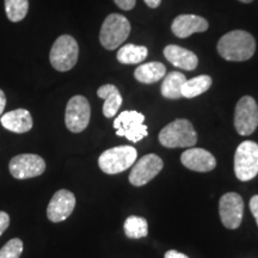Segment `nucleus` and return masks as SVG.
<instances>
[{"instance_id":"1","label":"nucleus","mask_w":258,"mask_h":258,"mask_svg":"<svg viewBox=\"0 0 258 258\" xmlns=\"http://www.w3.org/2000/svg\"><path fill=\"white\" fill-rule=\"evenodd\" d=\"M218 51L227 61H246L256 51V41L247 31L233 30L219 40Z\"/></svg>"},{"instance_id":"2","label":"nucleus","mask_w":258,"mask_h":258,"mask_svg":"<svg viewBox=\"0 0 258 258\" xmlns=\"http://www.w3.org/2000/svg\"><path fill=\"white\" fill-rule=\"evenodd\" d=\"M159 143L167 148H190L198 143V134L189 120L177 118L161 129Z\"/></svg>"},{"instance_id":"3","label":"nucleus","mask_w":258,"mask_h":258,"mask_svg":"<svg viewBox=\"0 0 258 258\" xmlns=\"http://www.w3.org/2000/svg\"><path fill=\"white\" fill-rule=\"evenodd\" d=\"M137 158L133 146H117L104 151L98 158V165L106 175H116L133 166Z\"/></svg>"},{"instance_id":"4","label":"nucleus","mask_w":258,"mask_h":258,"mask_svg":"<svg viewBox=\"0 0 258 258\" xmlns=\"http://www.w3.org/2000/svg\"><path fill=\"white\" fill-rule=\"evenodd\" d=\"M79 46L71 35H61L56 38L49 53L51 66L59 72H67L77 64Z\"/></svg>"},{"instance_id":"5","label":"nucleus","mask_w":258,"mask_h":258,"mask_svg":"<svg viewBox=\"0 0 258 258\" xmlns=\"http://www.w3.org/2000/svg\"><path fill=\"white\" fill-rule=\"evenodd\" d=\"M131 34V23L124 16L111 14L103 22L99 41L105 49L114 50L127 40Z\"/></svg>"},{"instance_id":"6","label":"nucleus","mask_w":258,"mask_h":258,"mask_svg":"<svg viewBox=\"0 0 258 258\" xmlns=\"http://www.w3.org/2000/svg\"><path fill=\"white\" fill-rule=\"evenodd\" d=\"M234 173L241 182L253 179L258 175V144L244 141L234 154Z\"/></svg>"},{"instance_id":"7","label":"nucleus","mask_w":258,"mask_h":258,"mask_svg":"<svg viewBox=\"0 0 258 258\" xmlns=\"http://www.w3.org/2000/svg\"><path fill=\"white\" fill-rule=\"evenodd\" d=\"M145 116L135 110H127L117 115L114 121V128L118 137H124L132 143H139L146 138L147 125L144 124Z\"/></svg>"},{"instance_id":"8","label":"nucleus","mask_w":258,"mask_h":258,"mask_svg":"<svg viewBox=\"0 0 258 258\" xmlns=\"http://www.w3.org/2000/svg\"><path fill=\"white\" fill-rule=\"evenodd\" d=\"M234 127L239 135H251L258 127V105L251 96L238 101L234 110Z\"/></svg>"},{"instance_id":"9","label":"nucleus","mask_w":258,"mask_h":258,"mask_svg":"<svg viewBox=\"0 0 258 258\" xmlns=\"http://www.w3.org/2000/svg\"><path fill=\"white\" fill-rule=\"evenodd\" d=\"M91 117V106L84 96H74L66 105L64 124L72 133H80L89 125Z\"/></svg>"},{"instance_id":"10","label":"nucleus","mask_w":258,"mask_h":258,"mask_svg":"<svg viewBox=\"0 0 258 258\" xmlns=\"http://www.w3.org/2000/svg\"><path fill=\"white\" fill-rule=\"evenodd\" d=\"M11 175L17 179H28L41 176L46 170V161L37 154H18L9 163Z\"/></svg>"},{"instance_id":"11","label":"nucleus","mask_w":258,"mask_h":258,"mask_svg":"<svg viewBox=\"0 0 258 258\" xmlns=\"http://www.w3.org/2000/svg\"><path fill=\"white\" fill-rule=\"evenodd\" d=\"M219 214L226 228L235 230L239 227L244 214V201L239 194L227 192L222 195L219 201Z\"/></svg>"},{"instance_id":"12","label":"nucleus","mask_w":258,"mask_h":258,"mask_svg":"<svg viewBox=\"0 0 258 258\" xmlns=\"http://www.w3.org/2000/svg\"><path fill=\"white\" fill-rule=\"evenodd\" d=\"M164 161L157 154L150 153L135 161L129 173V182L134 186H143L151 182L163 170Z\"/></svg>"},{"instance_id":"13","label":"nucleus","mask_w":258,"mask_h":258,"mask_svg":"<svg viewBox=\"0 0 258 258\" xmlns=\"http://www.w3.org/2000/svg\"><path fill=\"white\" fill-rule=\"evenodd\" d=\"M76 207V196L70 190L61 189L54 194L47 207V217L51 222L64 221Z\"/></svg>"},{"instance_id":"14","label":"nucleus","mask_w":258,"mask_h":258,"mask_svg":"<svg viewBox=\"0 0 258 258\" xmlns=\"http://www.w3.org/2000/svg\"><path fill=\"white\" fill-rule=\"evenodd\" d=\"M180 161L186 169L196 172H209L217 166L214 156L203 148L190 147L180 156Z\"/></svg>"},{"instance_id":"15","label":"nucleus","mask_w":258,"mask_h":258,"mask_svg":"<svg viewBox=\"0 0 258 258\" xmlns=\"http://www.w3.org/2000/svg\"><path fill=\"white\" fill-rule=\"evenodd\" d=\"M208 22L203 17L196 15H179L173 19L171 30L175 36L186 38L196 32H205L208 30Z\"/></svg>"},{"instance_id":"16","label":"nucleus","mask_w":258,"mask_h":258,"mask_svg":"<svg viewBox=\"0 0 258 258\" xmlns=\"http://www.w3.org/2000/svg\"><path fill=\"white\" fill-rule=\"evenodd\" d=\"M0 122L5 129L16 134L28 133L34 124L31 114L25 109H16L6 112L0 117Z\"/></svg>"},{"instance_id":"17","label":"nucleus","mask_w":258,"mask_h":258,"mask_svg":"<svg viewBox=\"0 0 258 258\" xmlns=\"http://www.w3.org/2000/svg\"><path fill=\"white\" fill-rule=\"evenodd\" d=\"M164 55L173 66L185 71H194L199 64L198 56L191 50L176 46V44H169L165 47Z\"/></svg>"},{"instance_id":"18","label":"nucleus","mask_w":258,"mask_h":258,"mask_svg":"<svg viewBox=\"0 0 258 258\" xmlns=\"http://www.w3.org/2000/svg\"><path fill=\"white\" fill-rule=\"evenodd\" d=\"M97 95L99 98L104 99L103 115L108 118L114 117L122 105V96L118 89L112 84H106L97 90Z\"/></svg>"},{"instance_id":"19","label":"nucleus","mask_w":258,"mask_h":258,"mask_svg":"<svg viewBox=\"0 0 258 258\" xmlns=\"http://www.w3.org/2000/svg\"><path fill=\"white\" fill-rule=\"evenodd\" d=\"M166 67L161 62L158 61H152V62L143 63L137 67L134 72L135 79L139 83L143 84H153L159 82L165 77Z\"/></svg>"},{"instance_id":"20","label":"nucleus","mask_w":258,"mask_h":258,"mask_svg":"<svg viewBox=\"0 0 258 258\" xmlns=\"http://www.w3.org/2000/svg\"><path fill=\"white\" fill-rule=\"evenodd\" d=\"M185 76L180 72H170L164 77L161 84V95L167 99L182 98V86L185 83Z\"/></svg>"},{"instance_id":"21","label":"nucleus","mask_w":258,"mask_h":258,"mask_svg":"<svg viewBox=\"0 0 258 258\" xmlns=\"http://www.w3.org/2000/svg\"><path fill=\"white\" fill-rule=\"evenodd\" d=\"M148 55V50L144 46H135V44H124L117 51L118 62L123 64H138L141 63Z\"/></svg>"},{"instance_id":"22","label":"nucleus","mask_w":258,"mask_h":258,"mask_svg":"<svg viewBox=\"0 0 258 258\" xmlns=\"http://www.w3.org/2000/svg\"><path fill=\"white\" fill-rule=\"evenodd\" d=\"M213 80L209 76H199L195 78L185 80L182 86V97L184 98H194L211 89Z\"/></svg>"},{"instance_id":"23","label":"nucleus","mask_w":258,"mask_h":258,"mask_svg":"<svg viewBox=\"0 0 258 258\" xmlns=\"http://www.w3.org/2000/svg\"><path fill=\"white\" fill-rule=\"evenodd\" d=\"M124 233L131 239H140V238L147 237L148 234V224L146 219L132 215L127 218L123 225Z\"/></svg>"},{"instance_id":"24","label":"nucleus","mask_w":258,"mask_h":258,"mask_svg":"<svg viewBox=\"0 0 258 258\" xmlns=\"http://www.w3.org/2000/svg\"><path fill=\"white\" fill-rule=\"evenodd\" d=\"M29 0H5V12L11 22H21L27 17Z\"/></svg>"},{"instance_id":"25","label":"nucleus","mask_w":258,"mask_h":258,"mask_svg":"<svg viewBox=\"0 0 258 258\" xmlns=\"http://www.w3.org/2000/svg\"><path fill=\"white\" fill-rule=\"evenodd\" d=\"M22 252H23V241L18 238H14L0 249V258H19Z\"/></svg>"},{"instance_id":"26","label":"nucleus","mask_w":258,"mask_h":258,"mask_svg":"<svg viewBox=\"0 0 258 258\" xmlns=\"http://www.w3.org/2000/svg\"><path fill=\"white\" fill-rule=\"evenodd\" d=\"M114 3L121 10H124V11H131L132 9H134L137 0H114Z\"/></svg>"},{"instance_id":"27","label":"nucleus","mask_w":258,"mask_h":258,"mask_svg":"<svg viewBox=\"0 0 258 258\" xmlns=\"http://www.w3.org/2000/svg\"><path fill=\"white\" fill-rule=\"evenodd\" d=\"M10 225V217L8 213L0 211V235H2L4 232L8 230Z\"/></svg>"},{"instance_id":"28","label":"nucleus","mask_w":258,"mask_h":258,"mask_svg":"<svg viewBox=\"0 0 258 258\" xmlns=\"http://www.w3.org/2000/svg\"><path fill=\"white\" fill-rule=\"evenodd\" d=\"M250 211L252 215L256 219L257 226H258V195H254L250 200Z\"/></svg>"},{"instance_id":"29","label":"nucleus","mask_w":258,"mask_h":258,"mask_svg":"<svg viewBox=\"0 0 258 258\" xmlns=\"http://www.w3.org/2000/svg\"><path fill=\"white\" fill-rule=\"evenodd\" d=\"M164 258H189V257L186 256V254L180 253V252H178V251H176V250H169L165 253V256H164Z\"/></svg>"},{"instance_id":"30","label":"nucleus","mask_w":258,"mask_h":258,"mask_svg":"<svg viewBox=\"0 0 258 258\" xmlns=\"http://www.w3.org/2000/svg\"><path fill=\"white\" fill-rule=\"evenodd\" d=\"M6 106V96L3 90H0V115L4 112V109Z\"/></svg>"},{"instance_id":"31","label":"nucleus","mask_w":258,"mask_h":258,"mask_svg":"<svg viewBox=\"0 0 258 258\" xmlns=\"http://www.w3.org/2000/svg\"><path fill=\"white\" fill-rule=\"evenodd\" d=\"M145 2V4H146L148 8H151V9H157L158 6L160 5V3H161V0H144Z\"/></svg>"},{"instance_id":"32","label":"nucleus","mask_w":258,"mask_h":258,"mask_svg":"<svg viewBox=\"0 0 258 258\" xmlns=\"http://www.w3.org/2000/svg\"><path fill=\"white\" fill-rule=\"evenodd\" d=\"M241 3H245V4H249V3H252L253 0H239Z\"/></svg>"}]
</instances>
